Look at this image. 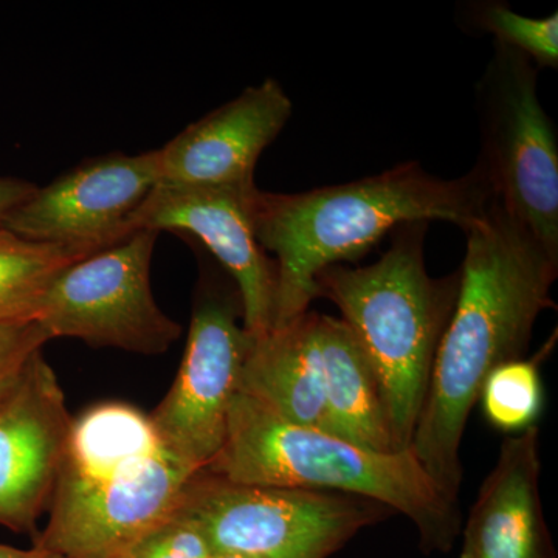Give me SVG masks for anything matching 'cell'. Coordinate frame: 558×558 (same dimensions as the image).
Segmentation results:
<instances>
[{
  "instance_id": "obj_2",
  "label": "cell",
  "mask_w": 558,
  "mask_h": 558,
  "mask_svg": "<svg viewBox=\"0 0 558 558\" xmlns=\"http://www.w3.org/2000/svg\"><path fill=\"white\" fill-rule=\"evenodd\" d=\"M494 202L478 165L458 179L428 174L416 161L371 178L304 193L250 194V216L260 247L274 253L277 301L274 328L288 325L317 299L315 277L354 263L399 226L446 220L468 230Z\"/></svg>"
},
{
  "instance_id": "obj_7",
  "label": "cell",
  "mask_w": 558,
  "mask_h": 558,
  "mask_svg": "<svg viewBox=\"0 0 558 558\" xmlns=\"http://www.w3.org/2000/svg\"><path fill=\"white\" fill-rule=\"evenodd\" d=\"M476 165L494 201L558 256L557 132L538 98L537 65L519 51L494 44L476 84Z\"/></svg>"
},
{
  "instance_id": "obj_11",
  "label": "cell",
  "mask_w": 558,
  "mask_h": 558,
  "mask_svg": "<svg viewBox=\"0 0 558 558\" xmlns=\"http://www.w3.org/2000/svg\"><path fill=\"white\" fill-rule=\"evenodd\" d=\"M159 183L157 149L95 157L36 189L2 227L49 244H116L134 233L128 220Z\"/></svg>"
},
{
  "instance_id": "obj_3",
  "label": "cell",
  "mask_w": 558,
  "mask_h": 558,
  "mask_svg": "<svg viewBox=\"0 0 558 558\" xmlns=\"http://www.w3.org/2000/svg\"><path fill=\"white\" fill-rule=\"evenodd\" d=\"M196 475L161 446L149 416L128 403L73 418L50 519L35 545L69 558L131 550L174 515Z\"/></svg>"
},
{
  "instance_id": "obj_22",
  "label": "cell",
  "mask_w": 558,
  "mask_h": 558,
  "mask_svg": "<svg viewBox=\"0 0 558 558\" xmlns=\"http://www.w3.org/2000/svg\"><path fill=\"white\" fill-rule=\"evenodd\" d=\"M38 186L24 179L0 178V226L13 209L24 204Z\"/></svg>"
},
{
  "instance_id": "obj_12",
  "label": "cell",
  "mask_w": 558,
  "mask_h": 558,
  "mask_svg": "<svg viewBox=\"0 0 558 558\" xmlns=\"http://www.w3.org/2000/svg\"><path fill=\"white\" fill-rule=\"evenodd\" d=\"M244 189H186L157 185L132 213V231H186L193 234L229 271L242 307V328L259 339L274 328L277 264L260 247Z\"/></svg>"
},
{
  "instance_id": "obj_8",
  "label": "cell",
  "mask_w": 558,
  "mask_h": 558,
  "mask_svg": "<svg viewBox=\"0 0 558 558\" xmlns=\"http://www.w3.org/2000/svg\"><path fill=\"white\" fill-rule=\"evenodd\" d=\"M157 236L134 231L62 271L36 319L50 340L70 337L142 355L170 351L182 326L160 310L150 289Z\"/></svg>"
},
{
  "instance_id": "obj_20",
  "label": "cell",
  "mask_w": 558,
  "mask_h": 558,
  "mask_svg": "<svg viewBox=\"0 0 558 558\" xmlns=\"http://www.w3.org/2000/svg\"><path fill=\"white\" fill-rule=\"evenodd\" d=\"M131 553L135 558L215 557V549L196 521L183 515L179 510L135 543Z\"/></svg>"
},
{
  "instance_id": "obj_23",
  "label": "cell",
  "mask_w": 558,
  "mask_h": 558,
  "mask_svg": "<svg viewBox=\"0 0 558 558\" xmlns=\"http://www.w3.org/2000/svg\"><path fill=\"white\" fill-rule=\"evenodd\" d=\"M0 558H69L54 550L35 545L32 549H17L11 546L0 545Z\"/></svg>"
},
{
  "instance_id": "obj_24",
  "label": "cell",
  "mask_w": 558,
  "mask_h": 558,
  "mask_svg": "<svg viewBox=\"0 0 558 558\" xmlns=\"http://www.w3.org/2000/svg\"><path fill=\"white\" fill-rule=\"evenodd\" d=\"M213 558H259V557L247 556V554H240V553H215V557H213Z\"/></svg>"
},
{
  "instance_id": "obj_6",
  "label": "cell",
  "mask_w": 558,
  "mask_h": 558,
  "mask_svg": "<svg viewBox=\"0 0 558 558\" xmlns=\"http://www.w3.org/2000/svg\"><path fill=\"white\" fill-rule=\"evenodd\" d=\"M179 512L196 521L215 553L328 558L389 509L333 492L250 486L207 470L183 490Z\"/></svg>"
},
{
  "instance_id": "obj_19",
  "label": "cell",
  "mask_w": 558,
  "mask_h": 558,
  "mask_svg": "<svg viewBox=\"0 0 558 558\" xmlns=\"http://www.w3.org/2000/svg\"><path fill=\"white\" fill-rule=\"evenodd\" d=\"M480 400L494 427L519 433L534 427L543 407L538 363L526 359L502 363L488 374Z\"/></svg>"
},
{
  "instance_id": "obj_9",
  "label": "cell",
  "mask_w": 558,
  "mask_h": 558,
  "mask_svg": "<svg viewBox=\"0 0 558 558\" xmlns=\"http://www.w3.org/2000/svg\"><path fill=\"white\" fill-rule=\"evenodd\" d=\"M240 318L238 293L201 292L178 376L149 416L161 446L196 473L218 454L231 399L240 388L250 344Z\"/></svg>"
},
{
  "instance_id": "obj_1",
  "label": "cell",
  "mask_w": 558,
  "mask_h": 558,
  "mask_svg": "<svg viewBox=\"0 0 558 558\" xmlns=\"http://www.w3.org/2000/svg\"><path fill=\"white\" fill-rule=\"evenodd\" d=\"M468 236L453 314L435 365L410 450L444 498L458 505L459 459L470 413L488 374L523 359L542 312L554 307L558 256L497 202Z\"/></svg>"
},
{
  "instance_id": "obj_18",
  "label": "cell",
  "mask_w": 558,
  "mask_h": 558,
  "mask_svg": "<svg viewBox=\"0 0 558 558\" xmlns=\"http://www.w3.org/2000/svg\"><path fill=\"white\" fill-rule=\"evenodd\" d=\"M462 20L469 31L494 36V44L519 51L538 70L558 68V14L527 17L510 9L508 3L473 2Z\"/></svg>"
},
{
  "instance_id": "obj_10",
  "label": "cell",
  "mask_w": 558,
  "mask_h": 558,
  "mask_svg": "<svg viewBox=\"0 0 558 558\" xmlns=\"http://www.w3.org/2000/svg\"><path fill=\"white\" fill-rule=\"evenodd\" d=\"M72 424L57 373L43 351L36 352L0 396L2 526L38 535V520L50 508Z\"/></svg>"
},
{
  "instance_id": "obj_15",
  "label": "cell",
  "mask_w": 558,
  "mask_h": 558,
  "mask_svg": "<svg viewBox=\"0 0 558 558\" xmlns=\"http://www.w3.org/2000/svg\"><path fill=\"white\" fill-rule=\"evenodd\" d=\"M318 317L307 311L250 339L238 391L286 421L329 433Z\"/></svg>"
},
{
  "instance_id": "obj_14",
  "label": "cell",
  "mask_w": 558,
  "mask_h": 558,
  "mask_svg": "<svg viewBox=\"0 0 558 558\" xmlns=\"http://www.w3.org/2000/svg\"><path fill=\"white\" fill-rule=\"evenodd\" d=\"M539 433L502 442L462 531L461 558H557L539 495Z\"/></svg>"
},
{
  "instance_id": "obj_16",
  "label": "cell",
  "mask_w": 558,
  "mask_h": 558,
  "mask_svg": "<svg viewBox=\"0 0 558 558\" xmlns=\"http://www.w3.org/2000/svg\"><path fill=\"white\" fill-rule=\"evenodd\" d=\"M319 349L329 433L379 453H398L379 381L341 318L319 314Z\"/></svg>"
},
{
  "instance_id": "obj_17",
  "label": "cell",
  "mask_w": 558,
  "mask_h": 558,
  "mask_svg": "<svg viewBox=\"0 0 558 558\" xmlns=\"http://www.w3.org/2000/svg\"><path fill=\"white\" fill-rule=\"evenodd\" d=\"M106 247L25 240L0 226V326L36 323L54 279Z\"/></svg>"
},
{
  "instance_id": "obj_5",
  "label": "cell",
  "mask_w": 558,
  "mask_h": 558,
  "mask_svg": "<svg viewBox=\"0 0 558 558\" xmlns=\"http://www.w3.org/2000/svg\"><path fill=\"white\" fill-rule=\"evenodd\" d=\"M428 223L392 230L391 247L371 266L337 264L315 277L318 296L339 307L376 374L399 451L410 450L461 281V270L433 278L425 269Z\"/></svg>"
},
{
  "instance_id": "obj_13",
  "label": "cell",
  "mask_w": 558,
  "mask_h": 558,
  "mask_svg": "<svg viewBox=\"0 0 558 558\" xmlns=\"http://www.w3.org/2000/svg\"><path fill=\"white\" fill-rule=\"evenodd\" d=\"M293 105L281 84L266 80L213 110L157 149L159 185L244 189L255 185L260 154L281 134Z\"/></svg>"
},
{
  "instance_id": "obj_4",
  "label": "cell",
  "mask_w": 558,
  "mask_h": 558,
  "mask_svg": "<svg viewBox=\"0 0 558 558\" xmlns=\"http://www.w3.org/2000/svg\"><path fill=\"white\" fill-rule=\"evenodd\" d=\"M208 473L250 486L306 488L369 499L403 513L425 553H449L461 529L458 505L444 498L411 450L379 453L279 417L236 391L226 436Z\"/></svg>"
},
{
  "instance_id": "obj_21",
  "label": "cell",
  "mask_w": 558,
  "mask_h": 558,
  "mask_svg": "<svg viewBox=\"0 0 558 558\" xmlns=\"http://www.w3.org/2000/svg\"><path fill=\"white\" fill-rule=\"evenodd\" d=\"M50 341L38 323L0 326V396L16 381L36 352Z\"/></svg>"
},
{
  "instance_id": "obj_25",
  "label": "cell",
  "mask_w": 558,
  "mask_h": 558,
  "mask_svg": "<svg viewBox=\"0 0 558 558\" xmlns=\"http://www.w3.org/2000/svg\"><path fill=\"white\" fill-rule=\"evenodd\" d=\"M105 558H135L132 556L131 550H124V553L113 554V556L105 557Z\"/></svg>"
}]
</instances>
